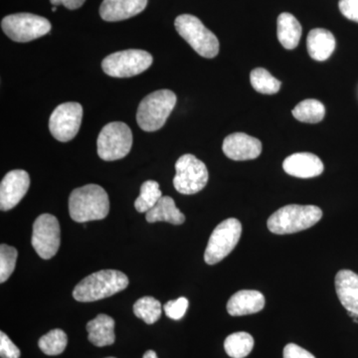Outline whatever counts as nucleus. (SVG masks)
<instances>
[{
  "label": "nucleus",
  "mask_w": 358,
  "mask_h": 358,
  "mask_svg": "<svg viewBox=\"0 0 358 358\" xmlns=\"http://www.w3.org/2000/svg\"><path fill=\"white\" fill-rule=\"evenodd\" d=\"M176 94L171 90H159L141 101L136 122L141 129L155 131L162 129L176 105Z\"/></svg>",
  "instance_id": "4"
},
{
  "label": "nucleus",
  "mask_w": 358,
  "mask_h": 358,
  "mask_svg": "<svg viewBox=\"0 0 358 358\" xmlns=\"http://www.w3.org/2000/svg\"><path fill=\"white\" fill-rule=\"evenodd\" d=\"M148 0H103L100 15L108 22H115L134 17L145 10Z\"/></svg>",
  "instance_id": "16"
},
{
  "label": "nucleus",
  "mask_w": 358,
  "mask_h": 358,
  "mask_svg": "<svg viewBox=\"0 0 358 358\" xmlns=\"http://www.w3.org/2000/svg\"><path fill=\"white\" fill-rule=\"evenodd\" d=\"M98 155L106 162L126 157L133 147V134L128 124L113 122L106 124L96 141Z\"/></svg>",
  "instance_id": "6"
},
{
  "label": "nucleus",
  "mask_w": 358,
  "mask_h": 358,
  "mask_svg": "<svg viewBox=\"0 0 358 358\" xmlns=\"http://www.w3.org/2000/svg\"><path fill=\"white\" fill-rule=\"evenodd\" d=\"M334 282L339 301L348 315H358V275L350 270H341Z\"/></svg>",
  "instance_id": "17"
},
{
  "label": "nucleus",
  "mask_w": 358,
  "mask_h": 358,
  "mask_svg": "<svg viewBox=\"0 0 358 358\" xmlns=\"http://www.w3.org/2000/svg\"><path fill=\"white\" fill-rule=\"evenodd\" d=\"M322 217V209L315 205H287L271 215L267 226L274 234H294L313 227Z\"/></svg>",
  "instance_id": "3"
},
{
  "label": "nucleus",
  "mask_w": 358,
  "mask_h": 358,
  "mask_svg": "<svg viewBox=\"0 0 358 358\" xmlns=\"http://www.w3.org/2000/svg\"><path fill=\"white\" fill-rule=\"evenodd\" d=\"M174 188L181 194L192 195L201 192L208 182L209 174L204 162L192 155L179 157L176 164Z\"/></svg>",
  "instance_id": "10"
},
{
  "label": "nucleus",
  "mask_w": 358,
  "mask_h": 358,
  "mask_svg": "<svg viewBox=\"0 0 358 358\" xmlns=\"http://www.w3.org/2000/svg\"><path fill=\"white\" fill-rule=\"evenodd\" d=\"M253 348V336L251 334L243 333V331L230 334L224 343L226 353L232 358L248 357Z\"/></svg>",
  "instance_id": "24"
},
{
  "label": "nucleus",
  "mask_w": 358,
  "mask_h": 358,
  "mask_svg": "<svg viewBox=\"0 0 358 358\" xmlns=\"http://www.w3.org/2000/svg\"><path fill=\"white\" fill-rule=\"evenodd\" d=\"M30 186L29 174L22 169L9 171L0 185V209L14 208L25 196Z\"/></svg>",
  "instance_id": "13"
},
{
  "label": "nucleus",
  "mask_w": 358,
  "mask_h": 358,
  "mask_svg": "<svg viewBox=\"0 0 358 358\" xmlns=\"http://www.w3.org/2000/svg\"><path fill=\"white\" fill-rule=\"evenodd\" d=\"M188 306H189V303H188L187 299L181 296L178 300L167 301L164 305V310L169 319L179 320L185 317Z\"/></svg>",
  "instance_id": "30"
},
{
  "label": "nucleus",
  "mask_w": 358,
  "mask_h": 358,
  "mask_svg": "<svg viewBox=\"0 0 358 358\" xmlns=\"http://www.w3.org/2000/svg\"><path fill=\"white\" fill-rule=\"evenodd\" d=\"M134 313L145 324H154L162 317V303L152 296H143L134 303Z\"/></svg>",
  "instance_id": "27"
},
{
  "label": "nucleus",
  "mask_w": 358,
  "mask_h": 358,
  "mask_svg": "<svg viewBox=\"0 0 358 358\" xmlns=\"http://www.w3.org/2000/svg\"><path fill=\"white\" fill-rule=\"evenodd\" d=\"M143 358H159L157 357V353L154 350H148L147 352L143 355Z\"/></svg>",
  "instance_id": "35"
},
{
  "label": "nucleus",
  "mask_w": 358,
  "mask_h": 358,
  "mask_svg": "<svg viewBox=\"0 0 358 358\" xmlns=\"http://www.w3.org/2000/svg\"><path fill=\"white\" fill-rule=\"evenodd\" d=\"M307 48L313 60L324 62L334 53L336 49V38L333 33L329 30L315 28L308 33Z\"/></svg>",
  "instance_id": "19"
},
{
  "label": "nucleus",
  "mask_w": 358,
  "mask_h": 358,
  "mask_svg": "<svg viewBox=\"0 0 358 358\" xmlns=\"http://www.w3.org/2000/svg\"><path fill=\"white\" fill-rule=\"evenodd\" d=\"M222 150L228 159L232 160L255 159L262 152V143L244 133H235L226 136Z\"/></svg>",
  "instance_id": "14"
},
{
  "label": "nucleus",
  "mask_w": 358,
  "mask_h": 358,
  "mask_svg": "<svg viewBox=\"0 0 358 358\" xmlns=\"http://www.w3.org/2000/svg\"><path fill=\"white\" fill-rule=\"evenodd\" d=\"M338 7L348 20L358 23V0H339Z\"/></svg>",
  "instance_id": "32"
},
{
  "label": "nucleus",
  "mask_w": 358,
  "mask_h": 358,
  "mask_svg": "<svg viewBox=\"0 0 358 358\" xmlns=\"http://www.w3.org/2000/svg\"><path fill=\"white\" fill-rule=\"evenodd\" d=\"M162 197L159 183L155 180L145 181L141 185L140 196L134 201V207L140 213H147L154 208Z\"/></svg>",
  "instance_id": "26"
},
{
  "label": "nucleus",
  "mask_w": 358,
  "mask_h": 358,
  "mask_svg": "<svg viewBox=\"0 0 358 358\" xmlns=\"http://www.w3.org/2000/svg\"><path fill=\"white\" fill-rule=\"evenodd\" d=\"M107 358H115V357H107Z\"/></svg>",
  "instance_id": "38"
},
{
  "label": "nucleus",
  "mask_w": 358,
  "mask_h": 358,
  "mask_svg": "<svg viewBox=\"0 0 358 358\" xmlns=\"http://www.w3.org/2000/svg\"><path fill=\"white\" fill-rule=\"evenodd\" d=\"M87 331L89 341L99 348L112 345L115 343V320L110 315L103 313L96 315L87 324Z\"/></svg>",
  "instance_id": "20"
},
{
  "label": "nucleus",
  "mask_w": 358,
  "mask_h": 358,
  "mask_svg": "<svg viewBox=\"0 0 358 358\" xmlns=\"http://www.w3.org/2000/svg\"><path fill=\"white\" fill-rule=\"evenodd\" d=\"M20 350L3 331L0 333V357L1 358H20Z\"/></svg>",
  "instance_id": "31"
},
{
  "label": "nucleus",
  "mask_w": 358,
  "mask_h": 358,
  "mask_svg": "<svg viewBox=\"0 0 358 358\" xmlns=\"http://www.w3.org/2000/svg\"><path fill=\"white\" fill-rule=\"evenodd\" d=\"M326 108L320 101L308 99L301 101L293 110V115L298 121L308 124H317L324 120Z\"/></svg>",
  "instance_id": "23"
},
{
  "label": "nucleus",
  "mask_w": 358,
  "mask_h": 358,
  "mask_svg": "<svg viewBox=\"0 0 358 358\" xmlns=\"http://www.w3.org/2000/svg\"><path fill=\"white\" fill-rule=\"evenodd\" d=\"M68 345L67 334L60 329H52L39 339L38 346L47 355H59Z\"/></svg>",
  "instance_id": "28"
},
{
  "label": "nucleus",
  "mask_w": 358,
  "mask_h": 358,
  "mask_svg": "<svg viewBox=\"0 0 358 358\" xmlns=\"http://www.w3.org/2000/svg\"><path fill=\"white\" fill-rule=\"evenodd\" d=\"M129 286L128 275L121 271L102 270L93 273L75 287L73 296L81 303L109 298Z\"/></svg>",
  "instance_id": "2"
},
{
  "label": "nucleus",
  "mask_w": 358,
  "mask_h": 358,
  "mask_svg": "<svg viewBox=\"0 0 358 358\" xmlns=\"http://www.w3.org/2000/svg\"><path fill=\"white\" fill-rule=\"evenodd\" d=\"M242 224L236 218H229L219 224L212 232L204 253L205 262L215 265L226 258L239 242Z\"/></svg>",
  "instance_id": "7"
},
{
  "label": "nucleus",
  "mask_w": 358,
  "mask_h": 358,
  "mask_svg": "<svg viewBox=\"0 0 358 358\" xmlns=\"http://www.w3.org/2000/svg\"><path fill=\"white\" fill-rule=\"evenodd\" d=\"M3 32L16 42H29L48 34L50 21L31 13H16L6 16L1 21Z\"/></svg>",
  "instance_id": "9"
},
{
  "label": "nucleus",
  "mask_w": 358,
  "mask_h": 358,
  "mask_svg": "<svg viewBox=\"0 0 358 358\" xmlns=\"http://www.w3.org/2000/svg\"><path fill=\"white\" fill-rule=\"evenodd\" d=\"M52 10H53L54 13H55V11L57 10V6H53V8H52Z\"/></svg>",
  "instance_id": "37"
},
{
  "label": "nucleus",
  "mask_w": 358,
  "mask_h": 358,
  "mask_svg": "<svg viewBox=\"0 0 358 358\" xmlns=\"http://www.w3.org/2000/svg\"><path fill=\"white\" fill-rule=\"evenodd\" d=\"M282 169L289 176L299 178H313L324 173V166L319 157L310 152L289 155L282 162Z\"/></svg>",
  "instance_id": "15"
},
{
  "label": "nucleus",
  "mask_w": 358,
  "mask_h": 358,
  "mask_svg": "<svg viewBox=\"0 0 358 358\" xmlns=\"http://www.w3.org/2000/svg\"><path fill=\"white\" fill-rule=\"evenodd\" d=\"M152 56L140 49L115 52L103 59L102 69L115 78H129L145 72L152 64Z\"/></svg>",
  "instance_id": "8"
},
{
  "label": "nucleus",
  "mask_w": 358,
  "mask_h": 358,
  "mask_svg": "<svg viewBox=\"0 0 358 358\" xmlns=\"http://www.w3.org/2000/svg\"><path fill=\"white\" fill-rule=\"evenodd\" d=\"M284 358H315L312 353L294 343H289L282 352Z\"/></svg>",
  "instance_id": "33"
},
{
  "label": "nucleus",
  "mask_w": 358,
  "mask_h": 358,
  "mask_svg": "<svg viewBox=\"0 0 358 358\" xmlns=\"http://www.w3.org/2000/svg\"><path fill=\"white\" fill-rule=\"evenodd\" d=\"M110 211L108 193L102 186L87 185L71 193L69 212L71 218L79 223L102 220Z\"/></svg>",
  "instance_id": "1"
},
{
  "label": "nucleus",
  "mask_w": 358,
  "mask_h": 358,
  "mask_svg": "<svg viewBox=\"0 0 358 358\" xmlns=\"http://www.w3.org/2000/svg\"><path fill=\"white\" fill-rule=\"evenodd\" d=\"M83 119V108L79 103L59 105L49 120V129L56 140L67 143L77 136Z\"/></svg>",
  "instance_id": "12"
},
{
  "label": "nucleus",
  "mask_w": 358,
  "mask_h": 358,
  "mask_svg": "<svg viewBox=\"0 0 358 358\" xmlns=\"http://www.w3.org/2000/svg\"><path fill=\"white\" fill-rule=\"evenodd\" d=\"M265 303V296L260 292L243 289L231 296L227 303V310L232 317L252 315L261 312Z\"/></svg>",
  "instance_id": "18"
},
{
  "label": "nucleus",
  "mask_w": 358,
  "mask_h": 358,
  "mask_svg": "<svg viewBox=\"0 0 358 358\" xmlns=\"http://www.w3.org/2000/svg\"><path fill=\"white\" fill-rule=\"evenodd\" d=\"M353 322H357L358 324V315H355V317H352Z\"/></svg>",
  "instance_id": "36"
},
{
  "label": "nucleus",
  "mask_w": 358,
  "mask_h": 358,
  "mask_svg": "<svg viewBox=\"0 0 358 358\" xmlns=\"http://www.w3.org/2000/svg\"><path fill=\"white\" fill-rule=\"evenodd\" d=\"M60 236V224L51 214H41L33 224L32 247L44 260H49L57 254Z\"/></svg>",
  "instance_id": "11"
},
{
  "label": "nucleus",
  "mask_w": 358,
  "mask_h": 358,
  "mask_svg": "<svg viewBox=\"0 0 358 358\" xmlns=\"http://www.w3.org/2000/svg\"><path fill=\"white\" fill-rule=\"evenodd\" d=\"M85 1L86 0H50L52 6H58L62 4L66 8L71 9V10L80 8L83 6Z\"/></svg>",
  "instance_id": "34"
},
{
  "label": "nucleus",
  "mask_w": 358,
  "mask_h": 358,
  "mask_svg": "<svg viewBox=\"0 0 358 358\" xmlns=\"http://www.w3.org/2000/svg\"><path fill=\"white\" fill-rule=\"evenodd\" d=\"M176 31L192 47L193 50L204 58H214L219 53V41L216 35L205 27L203 23L190 14L179 15L174 21Z\"/></svg>",
  "instance_id": "5"
},
{
  "label": "nucleus",
  "mask_w": 358,
  "mask_h": 358,
  "mask_svg": "<svg viewBox=\"0 0 358 358\" xmlns=\"http://www.w3.org/2000/svg\"><path fill=\"white\" fill-rule=\"evenodd\" d=\"M148 222L155 223L159 221L181 225L185 223V216L178 207L174 200L169 196H162L154 208L145 213Z\"/></svg>",
  "instance_id": "21"
},
{
  "label": "nucleus",
  "mask_w": 358,
  "mask_h": 358,
  "mask_svg": "<svg viewBox=\"0 0 358 358\" xmlns=\"http://www.w3.org/2000/svg\"><path fill=\"white\" fill-rule=\"evenodd\" d=\"M17 256V250L14 247L6 244L0 246V282H6L13 275Z\"/></svg>",
  "instance_id": "29"
},
{
  "label": "nucleus",
  "mask_w": 358,
  "mask_h": 358,
  "mask_svg": "<svg viewBox=\"0 0 358 358\" xmlns=\"http://www.w3.org/2000/svg\"><path fill=\"white\" fill-rule=\"evenodd\" d=\"M277 33L282 46L292 50L300 43L301 26L293 14L284 13L278 17Z\"/></svg>",
  "instance_id": "22"
},
{
  "label": "nucleus",
  "mask_w": 358,
  "mask_h": 358,
  "mask_svg": "<svg viewBox=\"0 0 358 358\" xmlns=\"http://www.w3.org/2000/svg\"><path fill=\"white\" fill-rule=\"evenodd\" d=\"M252 87L264 95H274L281 89L282 83L264 68H256L250 74Z\"/></svg>",
  "instance_id": "25"
}]
</instances>
